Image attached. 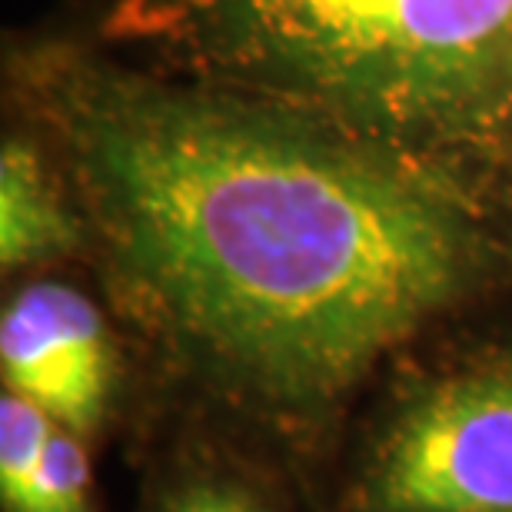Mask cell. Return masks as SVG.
<instances>
[{"mask_svg":"<svg viewBox=\"0 0 512 512\" xmlns=\"http://www.w3.org/2000/svg\"><path fill=\"white\" fill-rule=\"evenodd\" d=\"M476 170H493L499 177H512V67L483 130L476 133L473 147L466 150L463 163H459V173L466 180Z\"/></svg>","mask_w":512,"mask_h":512,"instance_id":"obj_8","label":"cell"},{"mask_svg":"<svg viewBox=\"0 0 512 512\" xmlns=\"http://www.w3.org/2000/svg\"><path fill=\"white\" fill-rule=\"evenodd\" d=\"M90 466L74 429L60 426L50 436L44 466L20 512H90Z\"/></svg>","mask_w":512,"mask_h":512,"instance_id":"obj_7","label":"cell"},{"mask_svg":"<svg viewBox=\"0 0 512 512\" xmlns=\"http://www.w3.org/2000/svg\"><path fill=\"white\" fill-rule=\"evenodd\" d=\"M54 429V416L4 389V399H0V503H4V512H20L27 506Z\"/></svg>","mask_w":512,"mask_h":512,"instance_id":"obj_6","label":"cell"},{"mask_svg":"<svg viewBox=\"0 0 512 512\" xmlns=\"http://www.w3.org/2000/svg\"><path fill=\"white\" fill-rule=\"evenodd\" d=\"M90 44L459 173L512 67V0H107Z\"/></svg>","mask_w":512,"mask_h":512,"instance_id":"obj_2","label":"cell"},{"mask_svg":"<svg viewBox=\"0 0 512 512\" xmlns=\"http://www.w3.org/2000/svg\"><path fill=\"white\" fill-rule=\"evenodd\" d=\"M14 90L133 303L280 403H323L473 290L469 180L293 110L44 40Z\"/></svg>","mask_w":512,"mask_h":512,"instance_id":"obj_1","label":"cell"},{"mask_svg":"<svg viewBox=\"0 0 512 512\" xmlns=\"http://www.w3.org/2000/svg\"><path fill=\"white\" fill-rule=\"evenodd\" d=\"M84 237V217L50 163L44 137L7 130L0 147V266L10 273L64 260Z\"/></svg>","mask_w":512,"mask_h":512,"instance_id":"obj_5","label":"cell"},{"mask_svg":"<svg viewBox=\"0 0 512 512\" xmlns=\"http://www.w3.org/2000/svg\"><path fill=\"white\" fill-rule=\"evenodd\" d=\"M370 512H512V370L423 393L366 476Z\"/></svg>","mask_w":512,"mask_h":512,"instance_id":"obj_3","label":"cell"},{"mask_svg":"<svg viewBox=\"0 0 512 512\" xmlns=\"http://www.w3.org/2000/svg\"><path fill=\"white\" fill-rule=\"evenodd\" d=\"M157 512H260V506L230 479H193L167 493Z\"/></svg>","mask_w":512,"mask_h":512,"instance_id":"obj_9","label":"cell"},{"mask_svg":"<svg viewBox=\"0 0 512 512\" xmlns=\"http://www.w3.org/2000/svg\"><path fill=\"white\" fill-rule=\"evenodd\" d=\"M0 373L10 393L37 403L60 426L94 429L114 389L104 313L70 283H24L0 316Z\"/></svg>","mask_w":512,"mask_h":512,"instance_id":"obj_4","label":"cell"}]
</instances>
